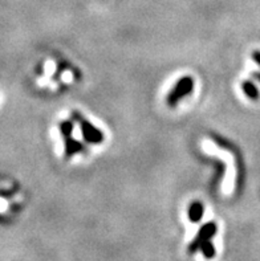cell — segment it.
<instances>
[{"label":"cell","mask_w":260,"mask_h":261,"mask_svg":"<svg viewBox=\"0 0 260 261\" xmlns=\"http://www.w3.org/2000/svg\"><path fill=\"white\" fill-rule=\"evenodd\" d=\"M191 89H193V81H191L190 79H183L181 83L175 86V89L172 92V94L169 97V102L175 103L178 99L182 98L184 94L190 93Z\"/></svg>","instance_id":"6da1fadb"},{"label":"cell","mask_w":260,"mask_h":261,"mask_svg":"<svg viewBox=\"0 0 260 261\" xmlns=\"http://www.w3.org/2000/svg\"><path fill=\"white\" fill-rule=\"evenodd\" d=\"M202 214H203V207L199 203H194V204L191 205L188 215H190V219L193 222H198L202 218Z\"/></svg>","instance_id":"3957f363"},{"label":"cell","mask_w":260,"mask_h":261,"mask_svg":"<svg viewBox=\"0 0 260 261\" xmlns=\"http://www.w3.org/2000/svg\"><path fill=\"white\" fill-rule=\"evenodd\" d=\"M215 231H217V227H215L214 223H210V224L206 225V227H204V228L201 231V233H199V236H198V238H197V240H195V242L193 243L190 251H194V249L197 248V247H199V245H201V244H203L204 240H207V239H210L211 236L214 235Z\"/></svg>","instance_id":"7a4b0ae2"},{"label":"cell","mask_w":260,"mask_h":261,"mask_svg":"<svg viewBox=\"0 0 260 261\" xmlns=\"http://www.w3.org/2000/svg\"><path fill=\"white\" fill-rule=\"evenodd\" d=\"M202 249H203V253L206 255V257H212V256H214V247H212L208 242H204L203 244H202Z\"/></svg>","instance_id":"277c9868"}]
</instances>
